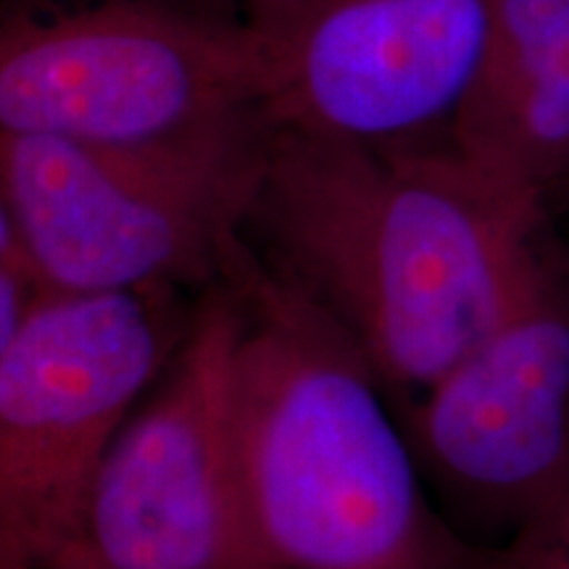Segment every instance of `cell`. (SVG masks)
<instances>
[{"label":"cell","mask_w":569,"mask_h":569,"mask_svg":"<svg viewBox=\"0 0 569 569\" xmlns=\"http://www.w3.org/2000/svg\"><path fill=\"white\" fill-rule=\"evenodd\" d=\"M0 261H19L17 240H13V230L3 201H0Z\"/></svg>","instance_id":"13"},{"label":"cell","mask_w":569,"mask_h":569,"mask_svg":"<svg viewBox=\"0 0 569 569\" xmlns=\"http://www.w3.org/2000/svg\"><path fill=\"white\" fill-rule=\"evenodd\" d=\"M443 142L498 193L549 217L569 174V0H493L478 74Z\"/></svg>","instance_id":"9"},{"label":"cell","mask_w":569,"mask_h":569,"mask_svg":"<svg viewBox=\"0 0 569 569\" xmlns=\"http://www.w3.org/2000/svg\"><path fill=\"white\" fill-rule=\"evenodd\" d=\"M567 209H569V174L565 177V180H561V184L557 188V193L551 196V201H549V217H551V213L567 211Z\"/></svg>","instance_id":"14"},{"label":"cell","mask_w":569,"mask_h":569,"mask_svg":"<svg viewBox=\"0 0 569 569\" xmlns=\"http://www.w3.org/2000/svg\"><path fill=\"white\" fill-rule=\"evenodd\" d=\"M38 293V284L19 261H0V356L19 332Z\"/></svg>","instance_id":"11"},{"label":"cell","mask_w":569,"mask_h":569,"mask_svg":"<svg viewBox=\"0 0 569 569\" xmlns=\"http://www.w3.org/2000/svg\"><path fill=\"white\" fill-rule=\"evenodd\" d=\"M272 138L264 113L172 140L0 138V201L40 293L222 280Z\"/></svg>","instance_id":"3"},{"label":"cell","mask_w":569,"mask_h":569,"mask_svg":"<svg viewBox=\"0 0 569 569\" xmlns=\"http://www.w3.org/2000/svg\"><path fill=\"white\" fill-rule=\"evenodd\" d=\"M48 569H109V567H103L101 561L92 559L80 543H71L69 549H63L59 557L51 561V567Z\"/></svg>","instance_id":"12"},{"label":"cell","mask_w":569,"mask_h":569,"mask_svg":"<svg viewBox=\"0 0 569 569\" xmlns=\"http://www.w3.org/2000/svg\"><path fill=\"white\" fill-rule=\"evenodd\" d=\"M230 284L206 290L167 377L132 411L92 482L77 543L109 569H277L240 486Z\"/></svg>","instance_id":"6"},{"label":"cell","mask_w":569,"mask_h":569,"mask_svg":"<svg viewBox=\"0 0 569 569\" xmlns=\"http://www.w3.org/2000/svg\"><path fill=\"white\" fill-rule=\"evenodd\" d=\"M232 436L261 549L277 569H475L480 549L432 501L396 403L340 327L261 267L246 240Z\"/></svg>","instance_id":"2"},{"label":"cell","mask_w":569,"mask_h":569,"mask_svg":"<svg viewBox=\"0 0 569 569\" xmlns=\"http://www.w3.org/2000/svg\"><path fill=\"white\" fill-rule=\"evenodd\" d=\"M475 569H569V480L507 540L480 549Z\"/></svg>","instance_id":"10"},{"label":"cell","mask_w":569,"mask_h":569,"mask_svg":"<svg viewBox=\"0 0 569 569\" xmlns=\"http://www.w3.org/2000/svg\"><path fill=\"white\" fill-rule=\"evenodd\" d=\"M493 0H272L267 119L369 146L443 138L478 74Z\"/></svg>","instance_id":"8"},{"label":"cell","mask_w":569,"mask_h":569,"mask_svg":"<svg viewBox=\"0 0 569 569\" xmlns=\"http://www.w3.org/2000/svg\"><path fill=\"white\" fill-rule=\"evenodd\" d=\"M169 290L38 293L0 356V569L80 540L92 482L180 340Z\"/></svg>","instance_id":"5"},{"label":"cell","mask_w":569,"mask_h":569,"mask_svg":"<svg viewBox=\"0 0 569 569\" xmlns=\"http://www.w3.org/2000/svg\"><path fill=\"white\" fill-rule=\"evenodd\" d=\"M243 240L353 340L396 409L509 315L553 246L549 217L490 188L443 138L369 146L284 127Z\"/></svg>","instance_id":"1"},{"label":"cell","mask_w":569,"mask_h":569,"mask_svg":"<svg viewBox=\"0 0 569 569\" xmlns=\"http://www.w3.org/2000/svg\"><path fill=\"white\" fill-rule=\"evenodd\" d=\"M272 42L159 0H0V138L172 140L264 113Z\"/></svg>","instance_id":"4"},{"label":"cell","mask_w":569,"mask_h":569,"mask_svg":"<svg viewBox=\"0 0 569 569\" xmlns=\"http://www.w3.org/2000/svg\"><path fill=\"white\" fill-rule=\"evenodd\" d=\"M269 3H272V0H269Z\"/></svg>","instance_id":"15"},{"label":"cell","mask_w":569,"mask_h":569,"mask_svg":"<svg viewBox=\"0 0 569 569\" xmlns=\"http://www.w3.org/2000/svg\"><path fill=\"white\" fill-rule=\"evenodd\" d=\"M446 522L478 549L569 480V259L543 267L465 359L396 409Z\"/></svg>","instance_id":"7"}]
</instances>
